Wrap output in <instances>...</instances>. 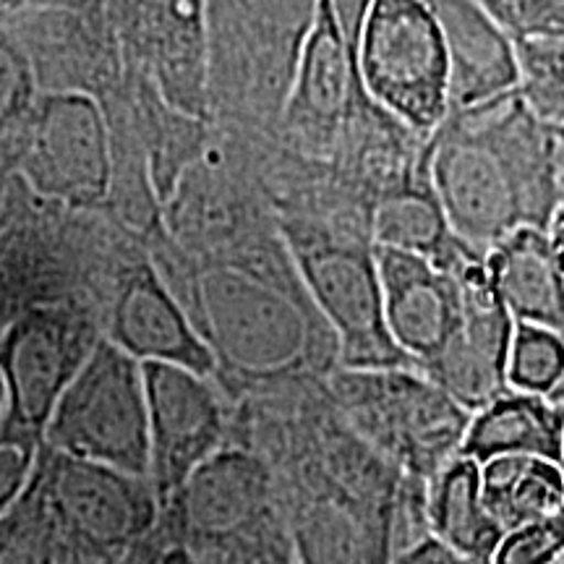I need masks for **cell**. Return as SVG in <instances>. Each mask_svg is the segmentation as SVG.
Listing matches in <instances>:
<instances>
[{"mask_svg": "<svg viewBox=\"0 0 564 564\" xmlns=\"http://www.w3.org/2000/svg\"><path fill=\"white\" fill-rule=\"evenodd\" d=\"M215 356L241 384L319 379L340 369V343L303 282L285 238L251 232L217 246L175 293Z\"/></svg>", "mask_w": 564, "mask_h": 564, "instance_id": "1", "label": "cell"}, {"mask_svg": "<svg viewBox=\"0 0 564 564\" xmlns=\"http://www.w3.org/2000/svg\"><path fill=\"white\" fill-rule=\"evenodd\" d=\"M429 171L453 230L486 253L525 225L549 230L564 194V144L514 89L449 112Z\"/></svg>", "mask_w": 564, "mask_h": 564, "instance_id": "2", "label": "cell"}, {"mask_svg": "<svg viewBox=\"0 0 564 564\" xmlns=\"http://www.w3.org/2000/svg\"><path fill=\"white\" fill-rule=\"evenodd\" d=\"M324 0H207L209 116L274 137Z\"/></svg>", "mask_w": 564, "mask_h": 564, "instance_id": "3", "label": "cell"}, {"mask_svg": "<svg viewBox=\"0 0 564 564\" xmlns=\"http://www.w3.org/2000/svg\"><path fill=\"white\" fill-rule=\"evenodd\" d=\"M327 382L345 426L400 474L429 481L460 455L474 413L419 369L340 366Z\"/></svg>", "mask_w": 564, "mask_h": 564, "instance_id": "4", "label": "cell"}, {"mask_svg": "<svg viewBox=\"0 0 564 564\" xmlns=\"http://www.w3.org/2000/svg\"><path fill=\"white\" fill-rule=\"evenodd\" d=\"M308 293L340 343L345 369L411 366L392 340L371 232L293 215L280 225Z\"/></svg>", "mask_w": 564, "mask_h": 564, "instance_id": "5", "label": "cell"}, {"mask_svg": "<svg viewBox=\"0 0 564 564\" xmlns=\"http://www.w3.org/2000/svg\"><path fill=\"white\" fill-rule=\"evenodd\" d=\"M30 484L53 523L58 564H121L162 518L152 478L66 455L45 440Z\"/></svg>", "mask_w": 564, "mask_h": 564, "instance_id": "6", "label": "cell"}, {"mask_svg": "<svg viewBox=\"0 0 564 564\" xmlns=\"http://www.w3.org/2000/svg\"><path fill=\"white\" fill-rule=\"evenodd\" d=\"M329 465L291 514L299 564H392L403 474L352 432Z\"/></svg>", "mask_w": 564, "mask_h": 564, "instance_id": "7", "label": "cell"}, {"mask_svg": "<svg viewBox=\"0 0 564 564\" xmlns=\"http://www.w3.org/2000/svg\"><path fill=\"white\" fill-rule=\"evenodd\" d=\"M366 95L432 139L453 102V58L426 0H373L356 45Z\"/></svg>", "mask_w": 564, "mask_h": 564, "instance_id": "8", "label": "cell"}, {"mask_svg": "<svg viewBox=\"0 0 564 564\" xmlns=\"http://www.w3.org/2000/svg\"><path fill=\"white\" fill-rule=\"evenodd\" d=\"M45 442L66 455L150 478V405L141 361L100 337L55 403Z\"/></svg>", "mask_w": 564, "mask_h": 564, "instance_id": "9", "label": "cell"}, {"mask_svg": "<svg viewBox=\"0 0 564 564\" xmlns=\"http://www.w3.org/2000/svg\"><path fill=\"white\" fill-rule=\"evenodd\" d=\"M9 139L17 173L34 196L68 212L108 207L112 131L95 95L40 91L30 118Z\"/></svg>", "mask_w": 564, "mask_h": 564, "instance_id": "10", "label": "cell"}, {"mask_svg": "<svg viewBox=\"0 0 564 564\" xmlns=\"http://www.w3.org/2000/svg\"><path fill=\"white\" fill-rule=\"evenodd\" d=\"M162 518L209 564H228L291 533L274 505L267 463L236 447L199 465Z\"/></svg>", "mask_w": 564, "mask_h": 564, "instance_id": "11", "label": "cell"}, {"mask_svg": "<svg viewBox=\"0 0 564 564\" xmlns=\"http://www.w3.org/2000/svg\"><path fill=\"white\" fill-rule=\"evenodd\" d=\"M126 74L144 76L186 116H209L207 0H108Z\"/></svg>", "mask_w": 564, "mask_h": 564, "instance_id": "12", "label": "cell"}, {"mask_svg": "<svg viewBox=\"0 0 564 564\" xmlns=\"http://www.w3.org/2000/svg\"><path fill=\"white\" fill-rule=\"evenodd\" d=\"M432 262L455 270L463 308L453 340L423 373L476 413L494 398L512 390L507 382V361L514 319L494 285L486 253L476 246L455 236Z\"/></svg>", "mask_w": 564, "mask_h": 564, "instance_id": "13", "label": "cell"}, {"mask_svg": "<svg viewBox=\"0 0 564 564\" xmlns=\"http://www.w3.org/2000/svg\"><path fill=\"white\" fill-rule=\"evenodd\" d=\"M97 337L91 322L68 299L42 303L0 337V373L9 387L3 421L45 440V426Z\"/></svg>", "mask_w": 564, "mask_h": 564, "instance_id": "14", "label": "cell"}, {"mask_svg": "<svg viewBox=\"0 0 564 564\" xmlns=\"http://www.w3.org/2000/svg\"><path fill=\"white\" fill-rule=\"evenodd\" d=\"M30 55L40 91H87L108 100L126 82L108 0H68L3 19Z\"/></svg>", "mask_w": 564, "mask_h": 564, "instance_id": "15", "label": "cell"}, {"mask_svg": "<svg viewBox=\"0 0 564 564\" xmlns=\"http://www.w3.org/2000/svg\"><path fill=\"white\" fill-rule=\"evenodd\" d=\"M364 97L356 53L324 0L319 19L301 51L274 139L303 160L329 162Z\"/></svg>", "mask_w": 564, "mask_h": 564, "instance_id": "16", "label": "cell"}, {"mask_svg": "<svg viewBox=\"0 0 564 564\" xmlns=\"http://www.w3.org/2000/svg\"><path fill=\"white\" fill-rule=\"evenodd\" d=\"M144 366L152 484L162 510L199 465L225 447L228 415L215 379L173 364Z\"/></svg>", "mask_w": 564, "mask_h": 564, "instance_id": "17", "label": "cell"}, {"mask_svg": "<svg viewBox=\"0 0 564 564\" xmlns=\"http://www.w3.org/2000/svg\"><path fill=\"white\" fill-rule=\"evenodd\" d=\"M105 337L141 364H173L204 377H217L209 345L152 262L133 264L118 282Z\"/></svg>", "mask_w": 564, "mask_h": 564, "instance_id": "18", "label": "cell"}, {"mask_svg": "<svg viewBox=\"0 0 564 564\" xmlns=\"http://www.w3.org/2000/svg\"><path fill=\"white\" fill-rule=\"evenodd\" d=\"M377 264L392 340L423 373L442 356L460 322V282L449 267L382 246H377Z\"/></svg>", "mask_w": 564, "mask_h": 564, "instance_id": "19", "label": "cell"}, {"mask_svg": "<svg viewBox=\"0 0 564 564\" xmlns=\"http://www.w3.org/2000/svg\"><path fill=\"white\" fill-rule=\"evenodd\" d=\"M51 204L21 181L19 199L0 230V337L30 308L66 295V257Z\"/></svg>", "mask_w": 564, "mask_h": 564, "instance_id": "20", "label": "cell"}, {"mask_svg": "<svg viewBox=\"0 0 564 564\" xmlns=\"http://www.w3.org/2000/svg\"><path fill=\"white\" fill-rule=\"evenodd\" d=\"M440 19L453 58L449 112L468 110L520 87L514 37L484 0H426Z\"/></svg>", "mask_w": 564, "mask_h": 564, "instance_id": "21", "label": "cell"}, {"mask_svg": "<svg viewBox=\"0 0 564 564\" xmlns=\"http://www.w3.org/2000/svg\"><path fill=\"white\" fill-rule=\"evenodd\" d=\"M491 280L514 322L552 329L564 340V270L556 262L549 230H512L486 251Z\"/></svg>", "mask_w": 564, "mask_h": 564, "instance_id": "22", "label": "cell"}, {"mask_svg": "<svg viewBox=\"0 0 564 564\" xmlns=\"http://www.w3.org/2000/svg\"><path fill=\"white\" fill-rule=\"evenodd\" d=\"M562 442L564 415L560 400L507 390L474 413L460 455L478 465L502 455H533L560 463Z\"/></svg>", "mask_w": 564, "mask_h": 564, "instance_id": "23", "label": "cell"}, {"mask_svg": "<svg viewBox=\"0 0 564 564\" xmlns=\"http://www.w3.org/2000/svg\"><path fill=\"white\" fill-rule=\"evenodd\" d=\"M426 510L432 535L470 562H494L505 531L484 502L481 465L476 460L457 455L429 478Z\"/></svg>", "mask_w": 564, "mask_h": 564, "instance_id": "24", "label": "cell"}, {"mask_svg": "<svg viewBox=\"0 0 564 564\" xmlns=\"http://www.w3.org/2000/svg\"><path fill=\"white\" fill-rule=\"evenodd\" d=\"M481 491L505 533L564 510V474L546 457H494L481 465Z\"/></svg>", "mask_w": 564, "mask_h": 564, "instance_id": "25", "label": "cell"}, {"mask_svg": "<svg viewBox=\"0 0 564 564\" xmlns=\"http://www.w3.org/2000/svg\"><path fill=\"white\" fill-rule=\"evenodd\" d=\"M457 236L434 192L432 173L394 188L373 204L371 241L382 249H398L436 259Z\"/></svg>", "mask_w": 564, "mask_h": 564, "instance_id": "26", "label": "cell"}, {"mask_svg": "<svg viewBox=\"0 0 564 564\" xmlns=\"http://www.w3.org/2000/svg\"><path fill=\"white\" fill-rule=\"evenodd\" d=\"M507 382L512 390L552 394L564 384V340L552 329L514 322Z\"/></svg>", "mask_w": 564, "mask_h": 564, "instance_id": "27", "label": "cell"}, {"mask_svg": "<svg viewBox=\"0 0 564 564\" xmlns=\"http://www.w3.org/2000/svg\"><path fill=\"white\" fill-rule=\"evenodd\" d=\"M520 95L552 126H564V37L514 40Z\"/></svg>", "mask_w": 564, "mask_h": 564, "instance_id": "28", "label": "cell"}, {"mask_svg": "<svg viewBox=\"0 0 564 564\" xmlns=\"http://www.w3.org/2000/svg\"><path fill=\"white\" fill-rule=\"evenodd\" d=\"M0 564H58L53 523L32 484L0 514Z\"/></svg>", "mask_w": 564, "mask_h": 564, "instance_id": "29", "label": "cell"}, {"mask_svg": "<svg viewBox=\"0 0 564 564\" xmlns=\"http://www.w3.org/2000/svg\"><path fill=\"white\" fill-rule=\"evenodd\" d=\"M40 97L30 55L0 21V141L13 137Z\"/></svg>", "mask_w": 564, "mask_h": 564, "instance_id": "30", "label": "cell"}, {"mask_svg": "<svg viewBox=\"0 0 564 564\" xmlns=\"http://www.w3.org/2000/svg\"><path fill=\"white\" fill-rule=\"evenodd\" d=\"M564 556V510L533 520L499 541L491 564H554Z\"/></svg>", "mask_w": 564, "mask_h": 564, "instance_id": "31", "label": "cell"}, {"mask_svg": "<svg viewBox=\"0 0 564 564\" xmlns=\"http://www.w3.org/2000/svg\"><path fill=\"white\" fill-rule=\"evenodd\" d=\"M42 436L24 432L13 423H0V514H6L24 494L34 474Z\"/></svg>", "mask_w": 564, "mask_h": 564, "instance_id": "32", "label": "cell"}, {"mask_svg": "<svg viewBox=\"0 0 564 564\" xmlns=\"http://www.w3.org/2000/svg\"><path fill=\"white\" fill-rule=\"evenodd\" d=\"M494 19L520 37H564V0H484Z\"/></svg>", "mask_w": 564, "mask_h": 564, "instance_id": "33", "label": "cell"}, {"mask_svg": "<svg viewBox=\"0 0 564 564\" xmlns=\"http://www.w3.org/2000/svg\"><path fill=\"white\" fill-rule=\"evenodd\" d=\"M121 564H209V562L202 560V556L173 531L165 518H160L158 528H154L147 539H141L139 544L123 556Z\"/></svg>", "mask_w": 564, "mask_h": 564, "instance_id": "34", "label": "cell"}, {"mask_svg": "<svg viewBox=\"0 0 564 564\" xmlns=\"http://www.w3.org/2000/svg\"><path fill=\"white\" fill-rule=\"evenodd\" d=\"M392 564H476L468 556L457 554L453 546H447L436 535H426L419 544L408 546L394 556Z\"/></svg>", "mask_w": 564, "mask_h": 564, "instance_id": "35", "label": "cell"}, {"mask_svg": "<svg viewBox=\"0 0 564 564\" xmlns=\"http://www.w3.org/2000/svg\"><path fill=\"white\" fill-rule=\"evenodd\" d=\"M327 3H329V11H333V17L337 21V26H340L343 37L348 40L352 53H356L358 37H361L366 17H369L373 0H327Z\"/></svg>", "mask_w": 564, "mask_h": 564, "instance_id": "36", "label": "cell"}, {"mask_svg": "<svg viewBox=\"0 0 564 564\" xmlns=\"http://www.w3.org/2000/svg\"><path fill=\"white\" fill-rule=\"evenodd\" d=\"M228 564H299V556H295L293 539L288 535V539H280L274 541V544L257 549V552L238 556V560H232Z\"/></svg>", "mask_w": 564, "mask_h": 564, "instance_id": "37", "label": "cell"}, {"mask_svg": "<svg viewBox=\"0 0 564 564\" xmlns=\"http://www.w3.org/2000/svg\"><path fill=\"white\" fill-rule=\"evenodd\" d=\"M61 3H68V0H0V21Z\"/></svg>", "mask_w": 564, "mask_h": 564, "instance_id": "38", "label": "cell"}, {"mask_svg": "<svg viewBox=\"0 0 564 564\" xmlns=\"http://www.w3.org/2000/svg\"><path fill=\"white\" fill-rule=\"evenodd\" d=\"M549 243H552L556 262L564 270V215H556L554 223L549 225Z\"/></svg>", "mask_w": 564, "mask_h": 564, "instance_id": "39", "label": "cell"}, {"mask_svg": "<svg viewBox=\"0 0 564 564\" xmlns=\"http://www.w3.org/2000/svg\"><path fill=\"white\" fill-rule=\"evenodd\" d=\"M6 413H9V387H6L3 373H0V423H3Z\"/></svg>", "mask_w": 564, "mask_h": 564, "instance_id": "40", "label": "cell"}, {"mask_svg": "<svg viewBox=\"0 0 564 564\" xmlns=\"http://www.w3.org/2000/svg\"><path fill=\"white\" fill-rule=\"evenodd\" d=\"M560 405H562V415H564V400H560ZM560 468H562V474H564V442H562V457H560Z\"/></svg>", "mask_w": 564, "mask_h": 564, "instance_id": "41", "label": "cell"}, {"mask_svg": "<svg viewBox=\"0 0 564 564\" xmlns=\"http://www.w3.org/2000/svg\"><path fill=\"white\" fill-rule=\"evenodd\" d=\"M552 398H554V400H562V398H564V384L560 387V390H556V392L552 394Z\"/></svg>", "mask_w": 564, "mask_h": 564, "instance_id": "42", "label": "cell"}, {"mask_svg": "<svg viewBox=\"0 0 564 564\" xmlns=\"http://www.w3.org/2000/svg\"><path fill=\"white\" fill-rule=\"evenodd\" d=\"M556 129V133H560V139H562V144H564V126H554Z\"/></svg>", "mask_w": 564, "mask_h": 564, "instance_id": "43", "label": "cell"}, {"mask_svg": "<svg viewBox=\"0 0 564 564\" xmlns=\"http://www.w3.org/2000/svg\"><path fill=\"white\" fill-rule=\"evenodd\" d=\"M554 564H564V556H562V560H560V562H554Z\"/></svg>", "mask_w": 564, "mask_h": 564, "instance_id": "44", "label": "cell"}]
</instances>
